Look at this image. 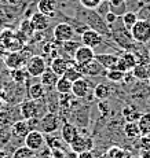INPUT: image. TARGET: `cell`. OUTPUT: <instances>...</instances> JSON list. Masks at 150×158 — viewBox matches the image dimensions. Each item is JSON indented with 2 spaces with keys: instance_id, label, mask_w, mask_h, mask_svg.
Returning a JSON list of instances; mask_svg holds the SVG:
<instances>
[{
  "instance_id": "obj_9",
  "label": "cell",
  "mask_w": 150,
  "mask_h": 158,
  "mask_svg": "<svg viewBox=\"0 0 150 158\" xmlns=\"http://www.w3.org/2000/svg\"><path fill=\"white\" fill-rule=\"evenodd\" d=\"M69 146H70V150H72L75 154H80V153H84V151H91L92 150L94 140L91 138H88V136L79 135Z\"/></svg>"
},
{
  "instance_id": "obj_40",
  "label": "cell",
  "mask_w": 150,
  "mask_h": 158,
  "mask_svg": "<svg viewBox=\"0 0 150 158\" xmlns=\"http://www.w3.org/2000/svg\"><path fill=\"white\" fill-rule=\"evenodd\" d=\"M110 11V8H109V3H108V0H105V2H101V4L98 6V7L95 8V13L98 15H101V17H105L106 14H108Z\"/></svg>"
},
{
  "instance_id": "obj_6",
  "label": "cell",
  "mask_w": 150,
  "mask_h": 158,
  "mask_svg": "<svg viewBox=\"0 0 150 158\" xmlns=\"http://www.w3.org/2000/svg\"><path fill=\"white\" fill-rule=\"evenodd\" d=\"M19 111H21V117L22 120H30V118H39L40 114V105L39 101H25L19 105Z\"/></svg>"
},
{
  "instance_id": "obj_32",
  "label": "cell",
  "mask_w": 150,
  "mask_h": 158,
  "mask_svg": "<svg viewBox=\"0 0 150 158\" xmlns=\"http://www.w3.org/2000/svg\"><path fill=\"white\" fill-rule=\"evenodd\" d=\"M55 89H57V92L61 94V95L69 94L70 91H72V83L68 81L66 78L59 77L58 78V81H57V84H55Z\"/></svg>"
},
{
  "instance_id": "obj_14",
  "label": "cell",
  "mask_w": 150,
  "mask_h": 158,
  "mask_svg": "<svg viewBox=\"0 0 150 158\" xmlns=\"http://www.w3.org/2000/svg\"><path fill=\"white\" fill-rule=\"evenodd\" d=\"M79 135H80V133H79V129L76 128L73 124L63 123L62 125H61V139L63 140V143L70 144Z\"/></svg>"
},
{
  "instance_id": "obj_21",
  "label": "cell",
  "mask_w": 150,
  "mask_h": 158,
  "mask_svg": "<svg viewBox=\"0 0 150 158\" xmlns=\"http://www.w3.org/2000/svg\"><path fill=\"white\" fill-rule=\"evenodd\" d=\"M68 68H69V62L62 56L54 58V59L51 60V63H50V69L58 76V77H62L63 73L66 72V69Z\"/></svg>"
},
{
  "instance_id": "obj_46",
  "label": "cell",
  "mask_w": 150,
  "mask_h": 158,
  "mask_svg": "<svg viewBox=\"0 0 150 158\" xmlns=\"http://www.w3.org/2000/svg\"><path fill=\"white\" fill-rule=\"evenodd\" d=\"M6 51H7V50H6V48H4V47H3V45H2V44H0V58L6 56V54H7V52H6Z\"/></svg>"
},
{
  "instance_id": "obj_44",
  "label": "cell",
  "mask_w": 150,
  "mask_h": 158,
  "mask_svg": "<svg viewBox=\"0 0 150 158\" xmlns=\"http://www.w3.org/2000/svg\"><path fill=\"white\" fill-rule=\"evenodd\" d=\"M77 158H94V156L91 151H84V153L77 154Z\"/></svg>"
},
{
  "instance_id": "obj_50",
  "label": "cell",
  "mask_w": 150,
  "mask_h": 158,
  "mask_svg": "<svg viewBox=\"0 0 150 158\" xmlns=\"http://www.w3.org/2000/svg\"><path fill=\"white\" fill-rule=\"evenodd\" d=\"M131 158H140V156H132Z\"/></svg>"
},
{
  "instance_id": "obj_52",
  "label": "cell",
  "mask_w": 150,
  "mask_h": 158,
  "mask_svg": "<svg viewBox=\"0 0 150 158\" xmlns=\"http://www.w3.org/2000/svg\"><path fill=\"white\" fill-rule=\"evenodd\" d=\"M149 87H150V78H149Z\"/></svg>"
},
{
  "instance_id": "obj_30",
  "label": "cell",
  "mask_w": 150,
  "mask_h": 158,
  "mask_svg": "<svg viewBox=\"0 0 150 158\" xmlns=\"http://www.w3.org/2000/svg\"><path fill=\"white\" fill-rule=\"evenodd\" d=\"M121 22H123V25H124V28L125 29H128V30H131L132 29V26L135 25V23L138 22V14L136 13H132V11H127L124 15H121Z\"/></svg>"
},
{
  "instance_id": "obj_41",
  "label": "cell",
  "mask_w": 150,
  "mask_h": 158,
  "mask_svg": "<svg viewBox=\"0 0 150 158\" xmlns=\"http://www.w3.org/2000/svg\"><path fill=\"white\" fill-rule=\"evenodd\" d=\"M136 147H139L140 150H146V148H150V139L148 136H140L139 139H136Z\"/></svg>"
},
{
  "instance_id": "obj_43",
  "label": "cell",
  "mask_w": 150,
  "mask_h": 158,
  "mask_svg": "<svg viewBox=\"0 0 150 158\" xmlns=\"http://www.w3.org/2000/svg\"><path fill=\"white\" fill-rule=\"evenodd\" d=\"M51 151V158H65L66 153L63 151V148H55V150H50Z\"/></svg>"
},
{
  "instance_id": "obj_37",
  "label": "cell",
  "mask_w": 150,
  "mask_h": 158,
  "mask_svg": "<svg viewBox=\"0 0 150 158\" xmlns=\"http://www.w3.org/2000/svg\"><path fill=\"white\" fill-rule=\"evenodd\" d=\"M45 146H48L50 150H55V148H63V140L59 138H53L51 135H48V138H45Z\"/></svg>"
},
{
  "instance_id": "obj_12",
  "label": "cell",
  "mask_w": 150,
  "mask_h": 158,
  "mask_svg": "<svg viewBox=\"0 0 150 158\" xmlns=\"http://www.w3.org/2000/svg\"><path fill=\"white\" fill-rule=\"evenodd\" d=\"M81 43H83V45H85V47H90L94 50V48L99 47V45L103 43V39L96 30L87 29L85 32L81 33Z\"/></svg>"
},
{
  "instance_id": "obj_16",
  "label": "cell",
  "mask_w": 150,
  "mask_h": 158,
  "mask_svg": "<svg viewBox=\"0 0 150 158\" xmlns=\"http://www.w3.org/2000/svg\"><path fill=\"white\" fill-rule=\"evenodd\" d=\"M58 0H39L37 3V11L48 18H53L57 14Z\"/></svg>"
},
{
  "instance_id": "obj_2",
  "label": "cell",
  "mask_w": 150,
  "mask_h": 158,
  "mask_svg": "<svg viewBox=\"0 0 150 158\" xmlns=\"http://www.w3.org/2000/svg\"><path fill=\"white\" fill-rule=\"evenodd\" d=\"M134 41L138 44H145L150 41V22L146 19H138V22L130 30Z\"/></svg>"
},
{
  "instance_id": "obj_7",
  "label": "cell",
  "mask_w": 150,
  "mask_h": 158,
  "mask_svg": "<svg viewBox=\"0 0 150 158\" xmlns=\"http://www.w3.org/2000/svg\"><path fill=\"white\" fill-rule=\"evenodd\" d=\"M25 146L30 150L36 151L41 150L45 146V136L40 131H30L25 138Z\"/></svg>"
},
{
  "instance_id": "obj_4",
  "label": "cell",
  "mask_w": 150,
  "mask_h": 158,
  "mask_svg": "<svg viewBox=\"0 0 150 158\" xmlns=\"http://www.w3.org/2000/svg\"><path fill=\"white\" fill-rule=\"evenodd\" d=\"M29 77H40L47 69V62L41 55H33L29 58L25 66Z\"/></svg>"
},
{
  "instance_id": "obj_24",
  "label": "cell",
  "mask_w": 150,
  "mask_h": 158,
  "mask_svg": "<svg viewBox=\"0 0 150 158\" xmlns=\"http://www.w3.org/2000/svg\"><path fill=\"white\" fill-rule=\"evenodd\" d=\"M109 8L117 17H121L127 13V0H108Z\"/></svg>"
},
{
  "instance_id": "obj_18",
  "label": "cell",
  "mask_w": 150,
  "mask_h": 158,
  "mask_svg": "<svg viewBox=\"0 0 150 158\" xmlns=\"http://www.w3.org/2000/svg\"><path fill=\"white\" fill-rule=\"evenodd\" d=\"M95 60L105 70H110V69H116L118 56L114 54H95Z\"/></svg>"
},
{
  "instance_id": "obj_3",
  "label": "cell",
  "mask_w": 150,
  "mask_h": 158,
  "mask_svg": "<svg viewBox=\"0 0 150 158\" xmlns=\"http://www.w3.org/2000/svg\"><path fill=\"white\" fill-rule=\"evenodd\" d=\"M58 129H61V121L55 113H47L40 118L39 124V131L44 135H53Z\"/></svg>"
},
{
  "instance_id": "obj_49",
  "label": "cell",
  "mask_w": 150,
  "mask_h": 158,
  "mask_svg": "<svg viewBox=\"0 0 150 158\" xmlns=\"http://www.w3.org/2000/svg\"><path fill=\"white\" fill-rule=\"evenodd\" d=\"M3 106H4V102H3L2 99H0V110H2V109H3Z\"/></svg>"
},
{
  "instance_id": "obj_42",
  "label": "cell",
  "mask_w": 150,
  "mask_h": 158,
  "mask_svg": "<svg viewBox=\"0 0 150 158\" xmlns=\"http://www.w3.org/2000/svg\"><path fill=\"white\" fill-rule=\"evenodd\" d=\"M103 19H105L106 25H108V26H112L113 23H114L118 19V17H117V15H116L114 13H112V11H109V13L106 14L105 17H103Z\"/></svg>"
},
{
  "instance_id": "obj_35",
  "label": "cell",
  "mask_w": 150,
  "mask_h": 158,
  "mask_svg": "<svg viewBox=\"0 0 150 158\" xmlns=\"http://www.w3.org/2000/svg\"><path fill=\"white\" fill-rule=\"evenodd\" d=\"M13 158H36V153L30 148H28L26 146H22V147L17 148L14 151Z\"/></svg>"
},
{
  "instance_id": "obj_47",
  "label": "cell",
  "mask_w": 150,
  "mask_h": 158,
  "mask_svg": "<svg viewBox=\"0 0 150 158\" xmlns=\"http://www.w3.org/2000/svg\"><path fill=\"white\" fill-rule=\"evenodd\" d=\"M7 157V154H6L4 150H0V158H6Z\"/></svg>"
},
{
  "instance_id": "obj_33",
  "label": "cell",
  "mask_w": 150,
  "mask_h": 158,
  "mask_svg": "<svg viewBox=\"0 0 150 158\" xmlns=\"http://www.w3.org/2000/svg\"><path fill=\"white\" fill-rule=\"evenodd\" d=\"M106 156L112 157V158H131L132 154L130 153L125 148H120V147H110L106 153Z\"/></svg>"
},
{
  "instance_id": "obj_51",
  "label": "cell",
  "mask_w": 150,
  "mask_h": 158,
  "mask_svg": "<svg viewBox=\"0 0 150 158\" xmlns=\"http://www.w3.org/2000/svg\"><path fill=\"white\" fill-rule=\"evenodd\" d=\"M103 158H112V157H109V156H105V157H103Z\"/></svg>"
},
{
  "instance_id": "obj_19",
  "label": "cell",
  "mask_w": 150,
  "mask_h": 158,
  "mask_svg": "<svg viewBox=\"0 0 150 158\" xmlns=\"http://www.w3.org/2000/svg\"><path fill=\"white\" fill-rule=\"evenodd\" d=\"M131 73L138 80H149L150 78V60L138 63L135 68L131 70Z\"/></svg>"
},
{
  "instance_id": "obj_1",
  "label": "cell",
  "mask_w": 150,
  "mask_h": 158,
  "mask_svg": "<svg viewBox=\"0 0 150 158\" xmlns=\"http://www.w3.org/2000/svg\"><path fill=\"white\" fill-rule=\"evenodd\" d=\"M109 29H110V37L114 40V43L118 47H121L124 51H132V48L136 45V43L134 41L130 30L124 28L120 17L112 26H109Z\"/></svg>"
},
{
  "instance_id": "obj_45",
  "label": "cell",
  "mask_w": 150,
  "mask_h": 158,
  "mask_svg": "<svg viewBox=\"0 0 150 158\" xmlns=\"http://www.w3.org/2000/svg\"><path fill=\"white\" fill-rule=\"evenodd\" d=\"M140 158H150V148H146V150L140 151Z\"/></svg>"
},
{
  "instance_id": "obj_11",
  "label": "cell",
  "mask_w": 150,
  "mask_h": 158,
  "mask_svg": "<svg viewBox=\"0 0 150 158\" xmlns=\"http://www.w3.org/2000/svg\"><path fill=\"white\" fill-rule=\"evenodd\" d=\"M94 59H95L94 50L90 47H85V45H80L73 55V63H76V65H85Z\"/></svg>"
},
{
  "instance_id": "obj_36",
  "label": "cell",
  "mask_w": 150,
  "mask_h": 158,
  "mask_svg": "<svg viewBox=\"0 0 150 158\" xmlns=\"http://www.w3.org/2000/svg\"><path fill=\"white\" fill-rule=\"evenodd\" d=\"M19 33L22 36H25L26 39H29L30 36H33V33H35V29H33V26H32V23H30L29 18H28V19H24L22 22H21Z\"/></svg>"
},
{
  "instance_id": "obj_34",
  "label": "cell",
  "mask_w": 150,
  "mask_h": 158,
  "mask_svg": "<svg viewBox=\"0 0 150 158\" xmlns=\"http://www.w3.org/2000/svg\"><path fill=\"white\" fill-rule=\"evenodd\" d=\"M106 78L112 83H121V81L125 78V73H123L121 70H117V69H110V70H106L105 73Z\"/></svg>"
},
{
  "instance_id": "obj_53",
  "label": "cell",
  "mask_w": 150,
  "mask_h": 158,
  "mask_svg": "<svg viewBox=\"0 0 150 158\" xmlns=\"http://www.w3.org/2000/svg\"><path fill=\"white\" fill-rule=\"evenodd\" d=\"M102 2H105V0H102Z\"/></svg>"
},
{
  "instance_id": "obj_38",
  "label": "cell",
  "mask_w": 150,
  "mask_h": 158,
  "mask_svg": "<svg viewBox=\"0 0 150 158\" xmlns=\"http://www.w3.org/2000/svg\"><path fill=\"white\" fill-rule=\"evenodd\" d=\"M80 45H81V44H79L77 41L69 40V41H66V43H63L62 47H63V50H65V52H68L70 56H73V55H75V52L77 51V48L80 47Z\"/></svg>"
},
{
  "instance_id": "obj_13",
  "label": "cell",
  "mask_w": 150,
  "mask_h": 158,
  "mask_svg": "<svg viewBox=\"0 0 150 158\" xmlns=\"http://www.w3.org/2000/svg\"><path fill=\"white\" fill-rule=\"evenodd\" d=\"M4 63L10 70L14 69H21L25 65V56L22 55V52L19 51H15V52H8L4 56Z\"/></svg>"
},
{
  "instance_id": "obj_25",
  "label": "cell",
  "mask_w": 150,
  "mask_h": 158,
  "mask_svg": "<svg viewBox=\"0 0 150 158\" xmlns=\"http://www.w3.org/2000/svg\"><path fill=\"white\" fill-rule=\"evenodd\" d=\"M124 135L127 136V139H130V140H136V139H139L142 135H140L138 123H125Z\"/></svg>"
},
{
  "instance_id": "obj_10",
  "label": "cell",
  "mask_w": 150,
  "mask_h": 158,
  "mask_svg": "<svg viewBox=\"0 0 150 158\" xmlns=\"http://www.w3.org/2000/svg\"><path fill=\"white\" fill-rule=\"evenodd\" d=\"M73 65L77 68V70L80 72L84 77L85 76L95 77V76H101V74H105L106 73V70L96 62L95 59L91 60V62H88V63H85V65H76V63H73Z\"/></svg>"
},
{
  "instance_id": "obj_15",
  "label": "cell",
  "mask_w": 150,
  "mask_h": 158,
  "mask_svg": "<svg viewBox=\"0 0 150 158\" xmlns=\"http://www.w3.org/2000/svg\"><path fill=\"white\" fill-rule=\"evenodd\" d=\"M29 21H30V23H32L35 32H44V30L48 29V26H50V18L43 15L41 13H39V11L30 15Z\"/></svg>"
},
{
  "instance_id": "obj_23",
  "label": "cell",
  "mask_w": 150,
  "mask_h": 158,
  "mask_svg": "<svg viewBox=\"0 0 150 158\" xmlns=\"http://www.w3.org/2000/svg\"><path fill=\"white\" fill-rule=\"evenodd\" d=\"M58 78H59V77H58V76L55 74V73L51 70L50 68H47L44 70V73L40 76V84L43 87H55Z\"/></svg>"
},
{
  "instance_id": "obj_8",
  "label": "cell",
  "mask_w": 150,
  "mask_h": 158,
  "mask_svg": "<svg viewBox=\"0 0 150 158\" xmlns=\"http://www.w3.org/2000/svg\"><path fill=\"white\" fill-rule=\"evenodd\" d=\"M136 65H138V60H136L135 54H132L131 51H125L123 55L118 56L116 69H117V70H121L123 73H128V72L132 70Z\"/></svg>"
},
{
  "instance_id": "obj_5",
  "label": "cell",
  "mask_w": 150,
  "mask_h": 158,
  "mask_svg": "<svg viewBox=\"0 0 150 158\" xmlns=\"http://www.w3.org/2000/svg\"><path fill=\"white\" fill-rule=\"evenodd\" d=\"M75 33H76L75 29H73V26L70 25V23L61 22L54 28L53 35H54V40L57 41V43L63 44V43H66V41H69V40H73Z\"/></svg>"
},
{
  "instance_id": "obj_20",
  "label": "cell",
  "mask_w": 150,
  "mask_h": 158,
  "mask_svg": "<svg viewBox=\"0 0 150 158\" xmlns=\"http://www.w3.org/2000/svg\"><path fill=\"white\" fill-rule=\"evenodd\" d=\"M29 132H30V128H29V125H28V123L25 120H19L11 125V133H13L14 138L25 139Z\"/></svg>"
},
{
  "instance_id": "obj_29",
  "label": "cell",
  "mask_w": 150,
  "mask_h": 158,
  "mask_svg": "<svg viewBox=\"0 0 150 158\" xmlns=\"http://www.w3.org/2000/svg\"><path fill=\"white\" fill-rule=\"evenodd\" d=\"M138 127H139L140 135L142 136L150 135V113H145L140 115L139 121H138Z\"/></svg>"
},
{
  "instance_id": "obj_17",
  "label": "cell",
  "mask_w": 150,
  "mask_h": 158,
  "mask_svg": "<svg viewBox=\"0 0 150 158\" xmlns=\"http://www.w3.org/2000/svg\"><path fill=\"white\" fill-rule=\"evenodd\" d=\"M72 95L75 98H85L90 92V83L85 80V77L72 83Z\"/></svg>"
},
{
  "instance_id": "obj_26",
  "label": "cell",
  "mask_w": 150,
  "mask_h": 158,
  "mask_svg": "<svg viewBox=\"0 0 150 158\" xmlns=\"http://www.w3.org/2000/svg\"><path fill=\"white\" fill-rule=\"evenodd\" d=\"M28 95L32 101H41L45 95V89L44 87L41 85L40 83H36V84H32L28 89Z\"/></svg>"
},
{
  "instance_id": "obj_28",
  "label": "cell",
  "mask_w": 150,
  "mask_h": 158,
  "mask_svg": "<svg viewBox=\"0 0 150 158\" xmlns=\"http://www.w3.org/2000/svg\"><path fill=\"white\" fill-rule=\"evenodd\" d=\"M110 94H112V89H110V87L108 84H98L95 87V89H94V95H95L96 99H99V101H106V99L110 96Z\"/></svg>"
},
{
  "instance_id": "obj_22",
  "label": "cell",
  "mask_w": 150,
  "mask_h": 158,
  "mask_svg": "<svg viewBox=\"0 0 150 158\" xmlns=\"http://www.w3.org/2000/svg\"><path fill=\"white\" fill-rule=\"evenodd\" d=\"M121 113H123V117L125 118L127 123H138L139 118H140V115H142V113H140V111L136 109V106H134V105L124 106V109H123Z\"/></svg>"
},
{
  "instance_id": "obj_27",
  "label": "cell",
  "mask_w": 150,
  "mask_h": 158,
  "mask_svg": "<svg viewBox=\"0 0 150 158\" xmlns=\"http://www.w3.org/2000/svg\"><path fill=\"white\" fill-rule=\"evenodd\" d=\"M10 77L14 83L17 84H24L26 83V80L29 78V74H28L26 69L21 68V69H14V70H10Z\"/></svg>"
},
{
  "instance_id": "obj_48",
  "label": "cell",
  "mask_w": 150,
  "mask_h": 158,
  "mask_svg": "<svg viewBox=\"0 0 150 158\" xmlns=\"http://www.w3.org/2000/svg\"><path fill=\"white\" fill-rule=\"evenodd\" d=\"M7 3H10V4H15V3L18 2V0H6Z\"/></svg>"
},
{
  "instance_id": "obj_39",
  "label": "cell",
  "mask_w": 150,
  "mask_h": 158,
  "mask_svg": "<svg viewBox=\"0 0 150 158\" xmlns=\"http://www.w3.org/2000/svg\"><path fill=\"white\" fill-rule=\"evenodd\" d=\"M79 2H80L81 7H84L85 10H95L102 0H79Z\"/></svg>"
},
{
  "instance_id": "obj_31",
  "label": "cell",
  "mask_w": 150,
  "mask_h": 158,
  "mask_svg": "<svg viewBox=\"0 0 150 158\" xmlns=\"http://www.w3.org/2000/svg\"><path fill=\"white\" fill-rule=\"evenodd\" d=\"M62 77L66 78V80L70 81V83H75V81H77V80H80V78H83L84 76H83L81 73L77 70V68H76L75 65H69V68L66 69V72L63 73Z\"/></svg>"
}]
</instances>
